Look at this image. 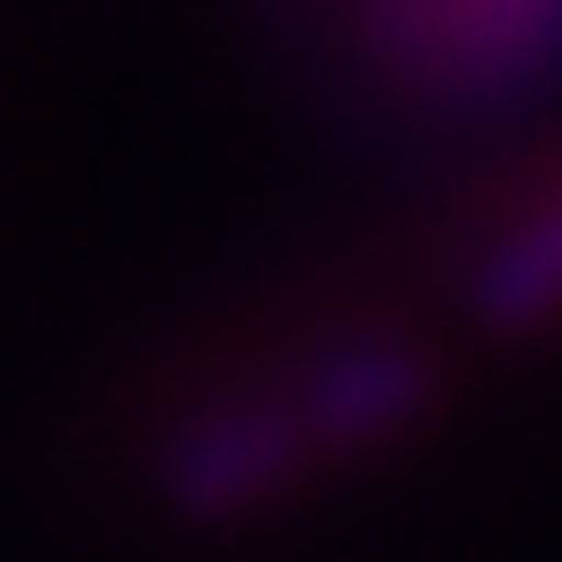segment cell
<instances>
[{
  "label": "cell",
  "instance_id": "obj_1",
  "mask_svg": "<svg viewBox=\"0 0 562 562\" xmlns=\"http://www.w3.org/2000/svg\"><path fill=\"white\" fill-rule=\"evenodd\" d=\"M321 461L313 430L290 398H235L195 414L157 461V492L180 516H243L273 492H290Z\"/></svg>",
  "mask_w": 562,
  "mask_h": 562
},
{
  "label": "cell",
  "instance_id": "obj_2",
  "mask_svg": "<svg viewBox=\"0 0 562 562\" xmlns=\"http://www.w3.org/2000/svg\"><path fill=\"white\" fill-rule=\"evenodd\" d=\"M422 398H430V360H422L414 344H398V336L328 344L321 360L297 375V391H290V406H297V422L313 430L321 453L375 446V438L406 430V422L422 414Z\"/></svg>",
  "mask_w": 562,
  "mask_h": 562
},
{
  "label": "cell",
  "instance_id": "obj_3",
  "mask_svg": "<svg viewBox=\"0 0 562 562\" xmlns=\"http://www.w3.org/2000/svg\"><path fill=\"white\" fill-rule=\"evenodd\" d=\"M469 313H476V328H501V336H524L562 313V188L476 258Z\"/></svg>",
  "mask_w": 562,
  "mask_h": 562
}]
</instances>
